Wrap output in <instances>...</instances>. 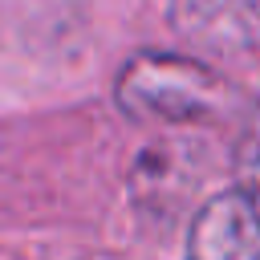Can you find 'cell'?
Masks as SVG:
<instances>
[{
    "instance_id": "obj_1",
    "label": "cell",
    "mask_w": 260,
    "mask_h": 260,
    "mask_svg": "<svg viewBox=\"0 0 260 260\" xmlns=\"http://www.w3.org/2000/svg\"><path fill=\"white\" fill-rule=\"evenodd\" d=\"M223 81L195 57L138 53L118 73V106L138 122H211L223 110Z\"/></svg>"
},
{
    "instance_id": "obj_4",
    "label": "cell",
    "mask_w": 260,
    "mask_h": 260,
    "mask_svg": "<svg viewBox=\"0 0 260 260\" xmlns=\"http://www.w3.org/2000/svg\"><path fill=\"white\" fill-rule=\"evenodd\" d=\"M236 191L248 199V207L260 215V106L244 118L236 138Z\"/></svg>"
},
{
    "instance_id": "obj_2",
    "label": "cell",
    "mask_w": 260,
    "mask_h": 260,
    "mask_svg": "<svg viewBox=\"0 0 260 260\" xmlns=\"http://www.w3.org/2000/svg\"><path fill=\"white\" fill-rule=\"evenodd\" d=\"M187 260H260V215L236 187L211 195L195 211Z\"/></svg>"
},
{
    "instance_id": "obj_3",
    "label": "cell",
    "mask_w": 260,
    "mask_h": 260,
    "mask_svg": "<svg viewBox=\"0 0 260 260\" xmlns=\"http://www.w3.org/2000/svg\"><path fill=\"white\" fill-rule=\"evenodd\" d=\"M175 24L211 53L260 49V0H175Z\"/></svg>"
}]
</instances>
